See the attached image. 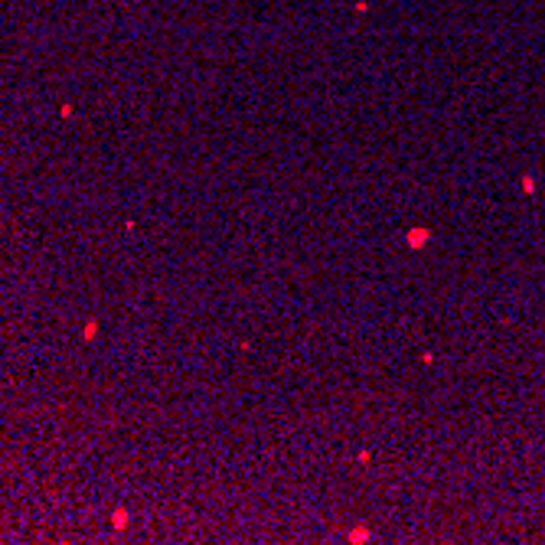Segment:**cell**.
<instances>
[{"label": "cell", "mask_w": 545, "mask_h": 545, "mask_svg": "<svg viewBox=\"0 0 545 545\" xmlns=\"http://www.w3.org/2000/svg\"><path fill=\"white\" fill-rule=\"evenodd\" d=\"M124 522H128V516H124V509H118V513H114V526H118V529H121V526H124Z\"/></svg>", "instance_id": "6da1fadb"}]
</instances>
